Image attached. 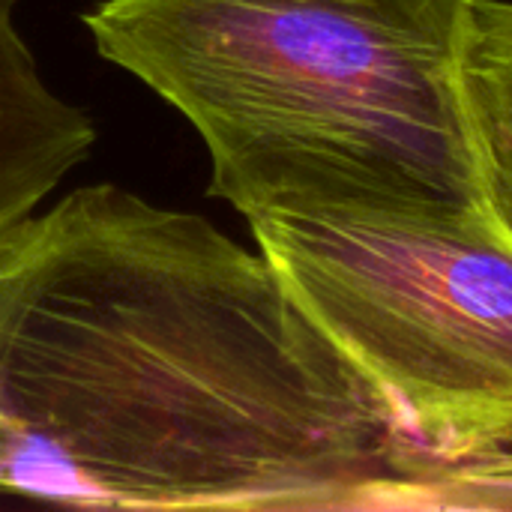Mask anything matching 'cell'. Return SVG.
I'll return each mask as SVG.
<instances>
[{
	"label": "cell",
	"mask_w": 512,
	"mask_h": 512,
	"mask_svg": "<svg viewBox=\"0 0 512 512\" xmlns=\"http://www.w3.org/2000/svg\"><path fill=\"white\" fill-rule=\"evenodd\" d=\"M417 447L261 249L114 183L0 240V495L366 512Z\"/></svg>",
	"instance_id": "6da1fadb"
},
{
	"label": "cell",
	"mask_w": 512,
	"mask_h": 512,
	"mask_svg": "<svg viewBox=\"0 0 512 512\" xmlns=\"http://www.w3.org/2000/svg\"><path fill=\"white\" fill-rule=\"evenodd\" d=\"M471 0H99L96 51L177 108L261 216L501 222L462 81Z\"/></svg>",
	"instance_id": "7a4b0ae2"
},
{
	"label": "cell",
	"mask_w": 512,
	"mask_h": 512,
	"mask_svg": "<svg viewBox=\"0 0 512 512\" xmlns=\"http://www.w3.org/2000/svg\"><path fill=\"white\" fill-rule=\"evenodd\" d=\"M300 309L432 456L512 441V231L378 213L249 222Z\"/></svg>",
	"instance_id": "3957f363"
},
{
	"label": "cell",
	"mask_w": 512,
	"mask_h": 512,
	"mask_svg": "<svg viewBox=\"0 0 512 512\" xmlns=\"http://www.w3.org/2000/svg\"><path fill=\"white\" fill-rule=\"evenodd\" d=\"M18 0H0V240L90 156L96 126L63 99L15 21Z\"/></svg>",
	"instance_id": "277c9868"
},
{
	"label": "cell",
	"mask_w": 512,
	"mask_h": 512,
	"mask_svg": "<svg viewBox=\"0 0 512 512\" xmlns=\"http://www.w3.org/2000/svg\"><path fill=\"white\" fill-rule=\"evenodd\" d=\"M462 81L486 186L512 231V0H471Z\"/></svg>",
	"instance_id": "5b68a950"
},
{
	"label": "cell",
	"mask_w": 512,
	"mask_h": 512,
	"mask_svg": "<svg viewBox=\"0 0 512 512\" xmlns=\"http://www.w3.org/2000/svg\"><path fill=\"white\" fill-rule=\"evenodd\" d=\"M372 510L512 512V441L459 456L411 447L402 471L372 495Z\"/></svg>",
	"instance_id": "8992f818"
}]
</instances>
